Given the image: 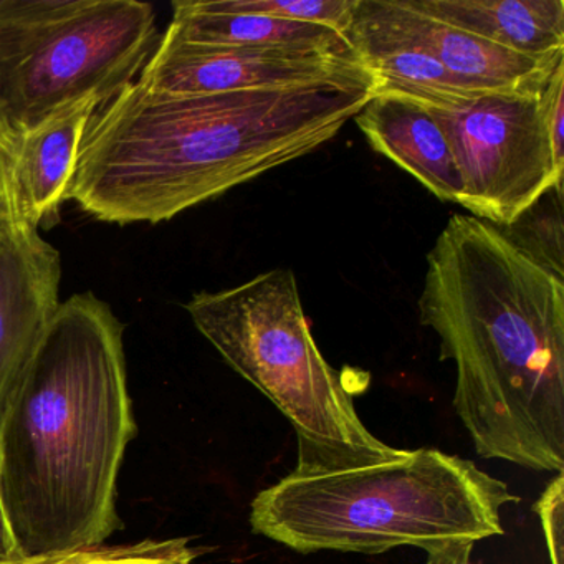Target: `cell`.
Masks as SVG:
<instances>
[{"label": "cell", "instance_id": "obj_1", "mask_svg": "<svg viewBox=\"0 0 564 564\" xmlns=\"http://www.w3.org/2000/svg\"><path fill=\"white\" fill-rule=\"evenodd\" d=\"M379 88L173 95L134 82L91 117L68 199L101 223H164L318 150Z\"/></svg>", "mask_w": 564, "mask_h": 564}, {"label": "cell", "instance_id": "obj_2", "mask_svg": "<svg viewBox=\"0 0 564 564\" xmlns=\"http://www.w3.org/2000/svg\"><path fill=\"white\" fill-rule=\"evenodd\" d=\"M419 319L454 361L480 457L564 470V283L501 227L455 214L427 253Z\"/></svg>", "mask_w": 564, "mask_h": 564}, {"label": "cell", "instance_id": "obj_3", "mask_svg": "<svg viewBox=\"0 0 564 564\" xmlns=\"http://www.w3.org/2000/svg\"><path fill=\"white\" fill-rule=\"evenodd\" d=\"M137 435L123 325L94 293L61 303L0 414V495L22 557L101 546Z\"/></svg>", "mask_w": 564, "mask_h": 564}, {"label": "cell", "instance_id": "obj_4", "mask_svg": "<svg viewBox=\"0 0 564 564\" xmlns=\"http://www.w3.org/2000/svg\"><path fill=\"white\" fill-rule=\"evenodd\" d=\"M520 498L477 464L435 448L341 470H293L257 494L253 533L296 553L379 554L503 534L500 510Z\"/></svg>", "mask_w": 564, "mask_h": 564}, {"label": "cell", "instance_id": "obj_5", "mask_svg": "<svg viewBox=\"0 0 564 564\" xmlns=\"http://www.w3.org/2000/svg\"><path fill=\"white\" fill-rule=\"evenodd\" d=\"M184 306L227 365L289 419L299 438L295 470L361 467L401 452L362 424L343 376L313 339L292 270L196 293Z\"/></svg>", "mask_w": 564, "mask_h": 564}, {"label": "cell", "instance_id": "obj_6", "mask_svg": "<svg viewBox=\"0 0 564 564\" xmlns=\"http://www.w3.org/2000/svg\"><path fill=\"white\" fill-rule=\"evenodd\" d=\"M160 44L138 0H0V123L12 137L134 84Z\"/></svg>", "mask_w": 564, "mask_h": 564}, {"label": "cell", "instance_id": "obj_7", "mask_svg": "<svg viewBox=\"0 0 564 564\" xmlns=\"http://www.w3.org/2000/svg\"><path fill=\"white\" fill-rule=\"evenodd\" d=\"M425 107L451 143L464 186L460 206L470 216L508 227L544 194L561 193L541 97L474 91Z\"/></svg>", "mask_w": 564, "mask_h": 564}, {"label": "cell", "instance_id": "obj_8", "mask_svg": "<svg viewBox=\"0 0 564 564\" xmlns=\"http://www.w3.org/2000/svg\"><path fill=\"white\" fill-rule=\"evenodd\" d=\"M366 78L376 77L359 57L290 48L199 44L164 32L137 82L163 94L213 95Z\"/></svg>", "mask_w": 564, "mask_h": 564}, {"label": "cell", "instance_id": "obj_9", "mask_svg": "<svg viewBox=\"0 0 564 564\" xmlns=\"http://www.w3.org/2000/svg\"><path fill=\"white\" fill-rule=\"evenodd\" d=\"M62 262L25 220L0 223V414L61 308Z\"/></svg>", "mask_w": 564, "mask_h": 564}, {"label": "cell", "instance_id": "obj_10", "mask_svg": "<svg viewBox=\"0 0 564 564\" xmlns=\"http://www.w3.org/2000/svg\"><path fill=\"white\" fill-rule=\"evenodd\" d=\"M392 31L431 54L448 74L474 91L541 97L563 57L533 58L491 44L438 21L415 0H365Z\"/></svg>", "mask_w": 564, "mask_h": 564}, {"label": "cell", "instance_id": "obj_11", "mask_svg": "<svg viewBox=\"0 0 564 564\" xmlns=\"http://www.w3.org/2000/svg\"><path fill=\"white\" fill-rule=\"evenodd\" d=\"M352 120L376 153L398 164L442 203L460 204L464 186L451 143L424 104L379 90Z\"/></svg>", "mask_w": 564, "mask_h": 564}, {"label": "cell", "instance_id": "obj_12", "mask_svg": "<svg viewBox=\"0 0 564 564\" xmlns=\"http://www.w3.org/2000/svg\"><path fill=\"white\" fill-rule=\"evenodd\" d=\"M101 105L97 98L68 105L15 138L14 191L19 219L37 229L57 219L62 204L68 199L85 131Z\"/></svg>", "mask_w": 564, "mask_h": 564}, {"label": "cell", "instance_id": "obj_13", "mask_svg": "<svg viewBox=\"0 0 564 564\" xmlns=\"http://www.w3.org/2000/svg\"><path fill=\"white\" fill-rule=\"evenodd\" d=\"M462 31L533 58L564 55L563 0H415Z\"/></svg>", "mask_w": 564, "mask_h": 564}, {"label": "cell", "instance_id": "obj_14", "mask_svg": "<svg viewBox=\"0 0 564 564\" xmlns=\"http://www.w3.org/2000/svg\"><path fill=\"white\" fill-rule=\"evenodd\" d=\"M183 41L239 47L290 48L358 57L341 32L310 22L253 14H227L204 8L200 0H177L167 31Z\"/></svg>", "mask_w": 564, "mask_h": 564}, {"label": "cell", "instance_id": "obj_15", "mask_svg": "<svg viewBox=\"0 0 564 564\" xmlns=\"http://www.w3.org/2000/svg\"><path fill=\"white\" fill-rule=\"evenodd\" d=\"M204 8L227 14L267 15L326 25L346 37L358 0H200Z\"/></svg>", "mask_w": 564, "mask_h": 564}, {"label": "cell", "instance_id": "obj_16", "mask_svg": "<svg viewBox=\"0 0 564 564\" xmlns=\"http://www.w3.org/2000/svg\"><path fill=\"white\" fill-rule=\"evenodd\" d=\"M189 546L187 538L173 540H144L140 543L120 544V546L84 547V550L64 551V553L42 554V556L21 557L11 564H148L173 556Z\"/></svg>", "mask_w": 564, "mask_h": 564}, {"label": "cell", "instance_id": "obj_17", "mask_svg": "<svg viewBox=\"0 0 564 564\" xmlns=\"http://www.w3.org/2000/svg\"><path fill=\"white\" fill-rule=\"evenodd\" d=\"M528 256L533 257L544 269L563 279V223L561 213L556 217L551 214L534 213L531 207L517 223L501 227Z\"/></svg>", "mask_w": 564, "mask_h": 564}, {"label": "cell", "instance_id": "obj_18", "mask_svg": "<svg viewBox=\"0 0 564 564\" xmlns=\"http://www.w3.org/2000/svg\"><path fill=\"white\" fill-rule=\"evenodd\" d=\"M550 551L551 564H564V475L556 474L534 503Z\"/></svg>", "mask_w": 564, "mask_h": 564}, {"label": "cell", "instance_id": "obj_19", "mask_svg": "<svg viewBox=\"0 0 564 564\" xmlns=\"http://www.w3.org/2000/svg\"><path fill=\"white\" fill-rule=\"evenodd\" d=\"M564 62L551 75L543 95L544 128H546L547 141H550L551 154L554 166L560 173H564Z\"/></svg>", "mask_w": 564, "mask_h": 564}, {"label": "cell", "instance_id": "obj_20", "mask_svg": "<svg viewBox=\"0 0 564 564\" xmlns=\"http://www.w3.org/2000/svg\"><path fill=\"white\" fill-rule=\"evenodd\" d=\"M14 148L15 138L8 130H0V223L15 219L14 191Z\"/></svg>", "mask_w": 564, "mask_h": 564}, {"label": "cell", "instance_id": "obj_21", "mask_svg": "<svg viewBox=\"0 0 564 564\" xmlns=\"http://www.w3.org/2000/svg\"><path fill=\"white\" fill-rule=\"evenodd\" d=\"M474 541H437L424 547L427 553L425 564H471Z\"/></svg>", "mask_w": 564, "mask_h": 564}, {"label": "cell", "instance_id": "obj_22", "mask_svg": "<svg viewBox=\"0 0 564 564\" xmlns=\"http://www.w3.org/2000/svg\"><path fill=\"white\" fill-rule=\"evenodd\" d=\"M18 543L12 534L11 523H9L8 513H6L4 501L0 495V564H11L21 560Z\"/></svg>", "mask_w": 564, "mask_h": 564}, {"label": "cell", "instance_id": "obj_23", "mask_svg": "<svg viewBox=\"0 0 564 564\" xmlns=\"http://www.w3.org/2000/svg\"><path fill=\"white\" fill-rule=\"evenodd\" d=\"M196 556V551H194L193 547L187 546L186 550L180 551V553L173 554V556L164 557V560L154 561V563L148 564H194Z\"/></svg>", "mask_w": 564, "mask_h": 564}, {"label": "cell", "instance_id": "obj_24", "mask_svg": "<svg viewBox=\"0 0 564 564\" xmlns=\"http://www.w3.org/2000/svg\"><path fill=\"white\" fill-rule=\"evenodd\" d=\"M2 128H4V127H2V123H0V130H2ZM4 130H6V128H4Z\"/></svg>", "mask_w": 564, "mask_h": 564}]
</instances>
